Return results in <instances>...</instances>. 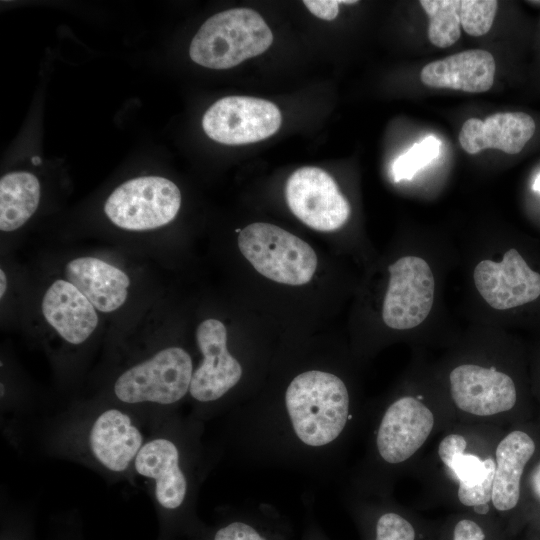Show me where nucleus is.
<instances>
[{
    "mask_svg": "<svg viewBox=\"0 0 540 540\" xmlns=\"http://www.w3.org/2000/svg\"><path fill=\"white\" fill-rule=\"evenodd\" d=\"M473 278L479 294L497 310L518 307L540 296V274L533 271L514 248L509 249L500 262H479Z\"/></svg>",
    "mask_w": 540,
    "mask_h": 540,
    "instance_id": "nucleus-13",
    "label": "nucleus"
},
{
    "mask_svg": "<svg viewBox=\"0 0 540 540\" xmlns=\"http://www.w3.org/2000/svg\"><path fill=\"white\" fill-rule=\"evenodd\" d=\"M536 446L532 437L521 430L507 434L496 448L492 504L498 511H511L519 503L521 478Z\"/></svg>",
    "mask_w": 540,
    "mask_h": 540,
    "instance_id": "nucleus-20",
    "label": "nucleus"
},
{
    "mask_svg": "<svg viewBox=\"0 0 540 540\" xmlns=\"http://www.w3.org/2000/svg\"><path fill=\"white\" fill-rule=\"evenodd\" d=\"M64 274L66 280L77 287L99 312L112 313L127 301L130 277L103 259L76 257L65 265Z\"/></svg>",
    "mask_w": 540,
    "mask_h": 540,
    "instance_id": "nucleus-16",
    "label": "nucleus"
},
{
    "mask_svg": "<svg viewBox=\"0 0 540 540\" xmlns=\"http://www.w3.org/2000/svg\"><path fill=\"white\" fill-rule=\"evenodd\" d=\"M285 195L292 213L314 230H337L350 217L349 202L331 175L319 167L294 171L286 182Z\"/></svg>",
    "mask_w": 540,
    "mask_h": 540,
    "instance_id": "nucleus-9",
    "label": "nucleus"
},
{
    "mask_svg": "<svg viewBox=\"0 0 540 540\" xmlns=\"http://www.w3.org/2000/svg\"><path fill=\"white\" fill-rule=\"evenodd\" d=\"M308 518L300 540H329L312 514L311 502L305 503Z\"/></svg>",
    "mask_w": 540,
    "mask_h": 540,
    "instance_id": "nucleus-30",
    "label": "nucleus"
},
{
    "mask_svg": "<svg viewBox=\"0 0 540 540\" xmlns=\"http://www.w3.org/2000/svg\"><path fill=\"white\" fill-rule=\"evenodd\" d=\"M434 416L426 405L411 396L391 402L380 416L373 440L380 461L397 465L408 460L426 441Z\"/></svg>",
    "mask_w": 540,
    "mask_h": 540,
    "instance_id": "nucleus-11",
    "label": "nucleus"
},
{
    "mask_svg": "<svg viewBox=\"0 0 540 540\" xmlns=\"http://www.w3.org/2000/svg\"><path fill=\"white\" fill-rule=\"evenodd\" d=\"M7 285H8L7 275H6L5 271H4V269L1 268V270H0V297H1V299H3V297L6 294Z\"/></svg>",
    "mask_w": 540,
    "mask_h": 540,
    "instance_id": "nucleus-32",
    "label": "nucleus"
},
{
    "mask_svg": "<svg viewBox=\"0 0 540 540\" xmlns=\"http://www.w3.org/2000/svg\"><path fill=\"white\" fill-rule=\"evenodd\" d=\"M146 442L144 434L127 411L108 407L96 413L86 432V448L103 470L124 474Z\"/></svg>",
    "mask_w": 540,
    "mask_h": 540,
    "instance_id": "nucleus-12",
    "label": "nucleus"
},
{
    "mask_svg": "<svg viewBox=\"0 0 540 540\" xmlns=\"http://www.w3.org/2000/svg\"><path fill=\"white\" fill-rule=\"evenodd\" d=\"M446 467L458 480L459 488L478 486L495 473V462L492 458L482 460L465 452L457 454Z\"/></svg>",
    "mask_w": 540,
    "mask_h": 540,
    "instance_id": "nucleus-25",
    "label": "nucleus"
},
{
    "mask_svg": "<svg viewBox=\"0 0 540 540\" xmlns=\"http://www.w3.org/2000/svg\"><path fill=\"white\" fill-rule=\"evenodd\" d=\"M449 381L456 406L473 415L490 416L506 412L517 401L512 378L494 368L459 365L451 371Z\"/></svg>",
    "mask_w": 540,
    "mask_h": 540,
    "instance_id": "nucleus-14",
    "label": "nucleus"
},
{
    "mask_svg": "<svg viewBox=\"0 0 540 540\" xmlns=\"http://www.w3.org/2000/svg\"><path fill=\"white\" fill-rule=\"evenodd\" d=\"M197 540H292V529L273 506L231 509L212 527L194 534Z\"/></svg>",
    "mask_w": 540,
    "mask_h": 540,
    "instance_id": "nucleus-19",
    "label": "nucleus"
},
{
    "mask_svg": "<svg viewBox=\"0 0 540 540\" xmlns=\"http://www.w3.org/2000/svg\"><path fill=\"white\" fill-rule=\"evenodd\" d=\"M474 511L479 515H486L489 511L488 504H480L473 507Z\"/></svg>",
    "mask_w": 540,
    "mask_h": 540,
    "instance_id": "nucleus-33",
    "label": "nucleus"
},
{
    "mask_svg": "<svg viewBox=\"0 0 540 540\" xmlns=\"http://www.w3.org/2000/svg\"><path fill=\"white\" fill-rule=\"evenodd\" d=\"M530 485L536 500L540 504V461L536 464L531 472Z\"/></svg>",
    "mask_w": 540,
    "mask_h": 540,
    "instance_id": "nucleus-31",
    "label": "nucleus"
},
{
    "mask_svg": "<svg viewBox=\"0 0 540 540\" xmlns=\"http://www.w3.org/2000/svg\"><path fill=\"white\" fill-rule=\"evenodd\" d=\"M198 423L195 417L189 422L176 420L170 432L146 440L132 468L153 482L158 506L192 535L201 527L193 516L203 463Z\"/></svg>",
    "mask_w": 540,
    "mask_h": 540,
    "instance_id": "nucleus-2",
    "label": "nucleus"
},
{
    "mask_svg": "<svg viewBox=\"0 0 540 540\" xmlns=\"http://www.w3.org/2000/svg\"><path fill=\"white\" fill-rule=\"evenodd\" d=\"M440 148V140L432 135L415 143L407 152L394 160L391 168L394 181L412 179L419 170L438 157Z\"/></svg>",
    "mask_w": 540,
    "mask_h": 540,
    "instance_id": "nucleus-24",
    "label": "nucleus"
},
{
    "mask_svg": "<svg viewBox=\"0 0 540 540\" xmlns=\"http://www.w3.org/2000/svg\"><path fill=\"white\" fill-rule=\"evenodd\" d=\"M420 4L429 17L430 42L439 48L457 42L461 35L459 0H422Z\"/></svg>",
    "mask_w": 540,
    "mask_h": 540,
    "instance_id": "nucleus-23",
    "label": "nucleus"
},
{
    "mask_svg": "<svg viewBox=\"0 0 540 540\" xmlns=\"http://www.w3.org/2000/svg\"><path fill=\"white\" fill-rule=\"evenodd\" d=\"M194 369L186 349L164 347L119 374L113 394L125 405L172 408L189 395Z\"/></svg>",
    "mask_w": 540,
    "mask_h": 540,
    "instance_id": "nucleus-5",
    "label": "nucleus"
},
{
    "mask_svg": "<svg viewBox=\"0 0 540 540\" xmlns=\"http://www.w3.org/2000/svg\"><path fill=\"white\" fill-rule=\"evenodd\" d=\"M243 256L263 276L278 283L303 285L317 268V255L301 238L269 223L256 222L237 238Z\"/></svg>",
    "mask_w": 540,
    "mask_h": 540,
    "instance_id": "nucleus-6",
    "label": "nucleus"
},
{
    "mask_svg": "<svg viewBox=\"0 0 540 540\" xmlns=\"http://www.w3.org/2000/svg\"><path fill=\"white\" fill-rule=\"evenodd\" d=\"M535 128L533 118L523 112L497 113L484 121L472 117L463 123L459 143L469 154L490 148L517 154L532 138Z\"/></svg>",
    "mask_w": 540,
    "mask_h": 540,
    "instance_id": "nucleus-17",
    "label": "nucleus"
},
{
    "mask_svg": "<svg viewBox=\"0 0 540 540\" xmlns=\"http://www.w3.org/2000/svg\"><path fill=\"white\" fill-rule=\"evenodd\" d=\"M281 123V112L274 103L248 96L219 99L205 112L202 119L206 135L226 145L264 140L275 134Z\"/></svg>",
    "mask_w": 540,
    "mask_h": 540,
    "instance_id": "nucleus-8",
    "label": "nucleus"
},
{
    "mask_svg": "<svg viewBox=\"0 0 540 540\" xmlns=\"http://www.w3.org/2000/svg\"><path fill=\"white\" fill-rule=\"evenodd\" d=\"M181 206V193L171 180L142 176L119 185L107 198L104 212L117 227L147 231L170 223Z\"/></svg>",
    "mask_w": 540,
    "mask_h": 540,
    "instance_id": "nucleus-7",
    "label": "nucleus"
},
{
    "mask_svg": "<svg viewBox=\"0 0 540 540\" xmlns=\"http://www.w3.org/2000/svg\"><path fill=\"white\" fill-rule=\"evenodd\" d=\"M41 196L37 177L29 172H11L0 180V229L21 228L35 213Z\"/></svg>",
    "mask_w": 540,
    "mask_h": 540,
    "instance_id": "nucleus-21",
    "label": "nucleus"
},
{
    "mask_svg": "<svg viewBox=\"0 0 540 540\" xmlns=\"http://www.w3.org/2000/svg\"><path fill=\"white\" fill-rule=\"evenodd\" d=\"M195 338L201 361L194 369L189 397L196 405L194 417L205 419L240 399L247 372L245 364L231 352L227 329L221 321L203 320Z\"/></svg>",
    "mask_w": 540,
    "mask_h": 540,
    "instance_id": "nucleus-3",
    "label": "nucleus"
},
{
    "mask_svg": "<svg viewBox=\"0 0 540 540\" xmlns=\"http://www.w3.org/2000/svg\"><path fill=\"white\" fill-rule=\"evenodd\" d=\"M466 440L458 434L447 435L439 444L438 454L444 465H448L459 453L465 452Z\"/></svg>",
    "mask_w": 540,
    "mask_h": 540,
    "instance_id": "nucleus-28",
    "label": "nucleus"
},
{
    "mask_svg": "<svg viewBox=\"0 0 540 540\" xmlns=\"http://www.w3.org/2000/svg\"><path fill=\"white\" fill-rule=\"evenodd\" d=\"M273 34L254 10L234 8L207 19L191 41L190 58L212 69L232 68L265 52Z\"/></svg>",
    "mask_w": 540,
    "mask_h": 540,
    "instance_id": "nucleus-4",
    "label": "nucleus"
},
{
    "mask_svg": "<svg viewBox=\"0 0 540 540\" xmlns=\"http://www.w3.org/2000/svg\"><path fill=\"white\" fill-rule=\"evenodd\" d=\"M495 60L485 50L473 49L430 62L421 70L424 85L469 93L488 91L495 78Z\"/></svg>",
    "mask_w": 540,
    "mask_h": 540,
    "instance_id": "nucleus-18",
    "label": "nucleus"
},
{
    "mask_svg": "<svg viewBox=\"0 0 540 540\" xmlns=\"http://www.w3.org/2000/svg\"><path fill=\"white\" fill-rule=\"evenodd\" d=\"M389 283L384 297L382 318L396 330L411 329L429 315L435 281L428 263L416 256H405L389 266Z\"/></svg>",
    "mask_w": 540,
    "mask_h": 540,
    "instance_id": "nucleus-10",
    "label": "nucleus"
},
{
    "mask_svg": "<svg viewBox=\"0 0 540 540\" xmlns=\"http://www.w3.org/2000/svg\"><path fill=\"white\" fill-rule=\"evenodd\" d=\"M303 4L316 17L330 21L337 17L340 3L337 0H305Z\"/></svg>",
    "mask_w": 540,
    "mask_h": 540,
    "instance_id": "nucleus-29",
    "label": "nucleus"
},
{
    "mask_svg": "<svg viewBox=\"0 0 540 540\" xmlns=\"http://www.w3.org/2000/svg\"><path fill=\"white\" fill-rule=\"evenodd\" d=\"M41 310L47 324L70 345L85 343L99 323L95 307L66 279H56L47 287Z\"/></svg>",
    "mask_w": 540,
    "mask_h": 540,
    "instance_id": "nucleus-15",
    "label": "nucleus"
},
{
    "mask_svg": "<svg viewBox=\"0 0 540 540\" xmlns=\"http://www.w3.org/2000/svg\"><path fill=\"white\" fill-rule=\"evenodd\" d=\"M533 190L540 193V174H538L533 182Z\"/></svg>",
    "mask_w": 540,
    "mask_h": 540,
    "instance_id": "nucleus-34",
    "label": "nucleus"
},
{
    "mask_svg": "<svg viewBox=\"0 0 540 540\" xmlns=\"http://www.w3.org/2000/svg\"><path fill=\"white\" fill-rule=\"evenodd\" d=\"M364 540H417L415 525L392 509L358 510Z\"/></svg>",
    "mask_w": 540,
    "mask_h": 540,
    "instance_id": "nucleus-22",
    "label": "nucleus"
},
{
    "mask_svg": "<svg viewBox=\"0 0 540 540\" xmlns=\"http://www.w3.org/2000/svg\"><path fill=\"white\" fill-rule=\"evenodd\" d=\"M488 534L483 526L475 520L459 519L452 526L446 540H487Z\"/></svg>",
    "mask_w": 540,
    "mask_h": 540,
    "instance_id": "nucleus-27",
    "label": "nucleus"
},
{
    "mask_svg": "<svg viewBox=\"0 0 540 540\" xmlns=\"http://www.w3.org/2000/svg\"><path fill=\"white\" fill-rule=\"evenodd\" d=\"M495 0H459V18L463 30L471 36L489 32L496 15Z\"/></svg>",
    "mask_w": 540,
    "mask_h": 540,
    "instance_id": "nucleus-26",
    "label": "nucleus"
},
{
    "mask_svg": "<svg viewBox=\"0 0 540 540\" xmlns=\"http://www.w3.org/2000/svg\"><path fill=\"white\" fill-rule=\"evenodd\" d=\"M228 413L225 443L245 466L290 470L327 482L354 413L345 380L311 367Z\"/></svg>",
    "mask_w": 540,
    "mask_h": 540,
    "instance_id": "nucleus-1",
    "label": "nucleus"
}]
</instances>
